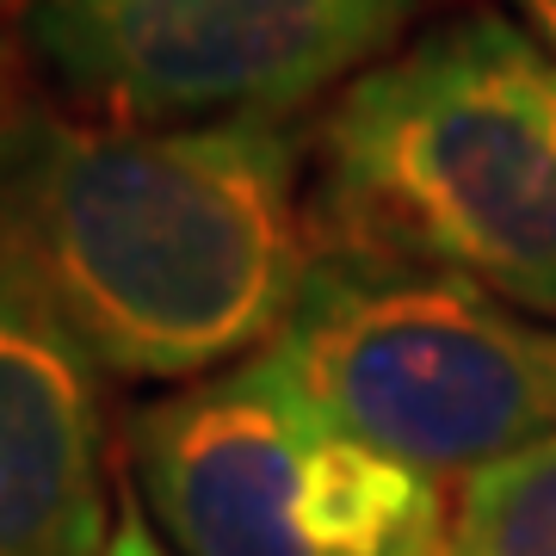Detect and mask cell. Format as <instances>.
I'll use <instances>...</instances> for the list:
<instances>
[{"instance_id": "7a4b0ae2", "label": "cell", "mask_w": 556, "mask_h": 556, "mask_svg": "<svg viewBox=\"0 0 556 556\" xmlns=\"http://www.w3.org/2000/svg\"><path fill=\"white\" fill-rule=\"evenodd\" d=\"M309 236L556 321V62L501 13L371 62L309 130Z\"/></svg>"}, {"instance_id": "6da1fadb", "label": "cell", "mask_w": 556, "mask_h": 556, "mask_svg": "<svg viewBox=\"0 0 556 556\" xmlns=\"http://www.w3.org/2000/svg\"><path fill=\"white\" fill-rule=\"evenodd\" d=\"M316 266L291 118H0V291L93 371L199 383L266 353Z\"/></svg>"}, {"instance_id": "30bf717a", "label": "cell", "mask_w": 556, "mask_h": 556, "mask_svg": "<svg viewBox=\"0 0 556 556\" xmlns=\"http://www.w3.org/2000/svg\"><path fill=\"white\" fill-rule=\"evenodd\" d=\"M7 105L13 100H7V50H0V118H7Z\"/></svg>"}, {"instance_id": "8992f818", "label": "cell", "mask_w": 556, "mask_h": 556, "mask_svg": "<svg viewBox=\"0 0 556 556\" xmlns=\"http://www.w3.org/2000/svg\"><path fill=\"white\" fill-rule=\"evenodd\" d=\"M105 495L100 371L0 291V556H105Z\"/></svg>"}, {"instance_id": "277c9868", "label": "cell", "mask_w": 556, "mask_h": 556, "mask_svg": "<svg viewBox=\"0 0 556 556\" xmlns=\"http://www.w3.org/2000/svg\"><path fill=\"white\" fill-rule=\"evenodd\" d=\"M273 353L353 439L433 482L556 433V328L439 273L316 254Z\"/></svg>"}, {"instance_id": "52a82bcc", "label": "cell", "mask_w": 556, "mask_h": 556, "mask_svg": "<svg viewBox=\"0 0 556 556\" xmlns=\"http://www.w3.org/2000/svg\"><path fill=\"white\" fill-rule=\"evenodd\" d=\"M452 556H556V433L457 482Z\"/></svg>"}, {"instance_id": "9c48e42d", "label": "cell", "mask_w": 556, "mask_h": 556, "mask_svg": "<svg viewBox=\"0 0 556 556\" xmlns=\"http://www.w3.org/2000/svg\"><path fill=\"white\" fill-rule=\"evenodd\" d=\"M507 7L519 13V31L556 62V0H507Z\"/></svg>"}, {"instance_id": "5b68a950", "label": "cell", "mask_w": 556, "mask_h": 556, "mask_svg": "<svg viewBox=\"0 0 556 556\" xmlns=\"http://www.w3.org/2000/svg\"><path fill=\"white\" fill-rule=\"evenodd\" d=\"M420 0H25L50 75L118 124L291 118L396 50Z\"/></svg>"}, {"instance_id": "3957f363", "label": "cell", "mask_w": 556, "mask_h": 556, "mask_svg": "<svg viewBox=\"0 0 556 556\" xmlns=\"http://www.w3.org/2000/svg\"><path fill=\"white\" fill-rule=\"evenodd\" d=\"M130 470L179 556H445V489L353 439L273 346L137 408Z\"/></svg>"}, {"instance_id": "7c38bea8", "label": "cell", "mask_w": 556, "mask_h": 556, "mask_svg": "<svg viewBox=\"0 0 556 556\" xmlns=\"http://www.w3.org/2000/svg\"><path fill=\"white\" fill-rule=\"evenodd\" d=\"M445 556H452V551H445Z\"/></svg>"}, {"instance_id": "ba28073f", "label": "cell", "mask_w": 556, "mask_h": 556, "mask_svg": "<svg viewBox=\"0 0 556 556\" xmlns=\"http://www.w3.org/2000/svg\"><path fill=\"white\" fill-rule=\"evenodd\" d=\"M105 556H174V551H167L155 532H149L142 501L124 495V514H118V526H112V544H105Z\"/></svg>"}, {"instance_id": "8fae6325", "label": "cell", "mask_w": 556, "mask_h": 556, "mask_svg": "<svg viewBox=\"0 0 556 556\" xmlns=\"http://www.w3.org/2000/svg\"><path fill=\"white\" fill-rule=\"evenodd\" d=\"M0 7H20V0H0Z\"/></svg>"}]
</instances>
